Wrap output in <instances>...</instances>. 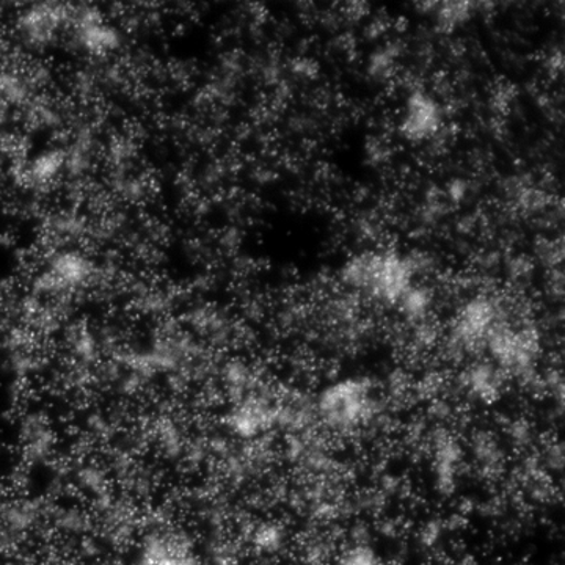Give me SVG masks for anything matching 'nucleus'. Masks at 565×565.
<instances>
[{"label":"nucleus","instance_id":"obj_1","mask_svg":"<svg viewBox=\"0 0 565 565\" xmlns=\"http://www.w3.org/2000/svg\"><path fill=\"white\" fill-rule=\"evenodd\" d=\"M414 262L396 252H363L345 263L343 277L349 285L394 302L408 291Z\"/></svg>","mask_w":565,"mask_h":565},{"label":"nucleus","instance_id":"obj_2","mask_svg":"<svg viewBox=\"0 0 565 565\" xmlns=\"http://www.w3.org/2000/svg\"><path fill=\"white\" fill-rule=\"evenodd\" d=\"M444 126V109L440 103L426 92H414L405 102L401 115V137L411 143L433 139Z\"/></svg>","mask_w":565,"mask_h":565},{"label":"nucleus","instance_id":"obj_3","mask_svg":"<svg viewBox=\"0 0 565 565\" xmlns=\"http://www.w3.org/2000/svg\"><path fill=\"white\" fill-rule=\"evenodd\" d=\"M470 2H445L437 9V28L451 33L471 18Z\"/></svg>","mask_w":565,"mask_h":565},{"label":"nucleus","instance_id":"obj_4","mask_svg":"<svg viewBox=\"0 0 565 565\" xmlns=\"http://www.w3.org/2000/svg\"><path fill=\"white\" fill-rule=\"evenodd\" d=\"M394 57H396V52L392 47L375 51L373 55H370L367 70H370L371 77H374L375 81L388 79L393 73Z\"/></svg>","mask_w":565,"mask_h":565},{"label":"nucleus","instance_id":"obj_5","mask_svg":"<svg viewBox=\"0 0 565 565\" xmlns=\"http://www.w3.org/2000/svg\"><path fill=\"white\" fill-rule=\"evenodd\" d=\"M465 193V184L463 182L457 181L455 185L451 188V196L455 200L462 199Z\"/></svg>","mask_w":565,"mask_h":565}]
</instances>
